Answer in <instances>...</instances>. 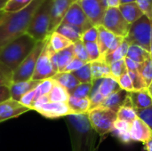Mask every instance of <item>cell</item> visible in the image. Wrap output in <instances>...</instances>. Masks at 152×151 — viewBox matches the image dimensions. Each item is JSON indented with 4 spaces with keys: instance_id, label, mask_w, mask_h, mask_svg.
<instances>
[{
    "instance_id": "obj_34",
    "label": "cell",
    "mask_w": 152,
    "mask_h": 151,
    "mask_svg": "<svg viewBox=\"0 0 152 151\" xmlns=\"http://www.w3.org/2000/svg\"><path fill=\"white\" fill-rule=\"evenodd\" d=\"M125 59L121 60V61H116V62H113V63H111L110 65L111 77L113 78H115L117 81L121 76H123L124 74H126L127 72V68H126V65Z\"/></svg>"
},
{
    "instance_id": "obj_40",
    "label": "cell",
    "mask_w": 152,
    "mask_h": 151,
    "mask_svg": "<svg viewBox=\"0 0 152 151\" xmlns=\"http://www.w3.org/2000/svg\"><path fill=\"white\" fill-rule=\"evenodd\" d=\"M141 73V75L142 76V77L144 78L147 85L149 86V85L152 82V59L150 58L149 60H147L145 62H143L142 64L141 69L139 71Z\"/></svg>"
},
{
    "instance_id": "obj_29",
    "label": "cell",
    "mask_w": 152,
    "mask_h": 151,
    "mask_svg": "<svg viewBox=\"0 0 152 151\" xmlns=\"http://www.w3.org/2000/svg\"><path fill=\"white\" fill-rule=\"evenodd\" d=\"M126 57L140 64H142L151 58V53L141 46L131 44L128 48Z\"/></svg>"
},
{
    "instance_id": "obj_10",
    "label": "cell",
    "mask_w": 152,
    "mask_h": 151,
    "mask_svg": "<svg viewBox=\"0 0 152 151\" xmlns=\"http://www.w3.org/2000/svg\"><path fill=\"white\" fill-rule=\"evenodd\" d=\"M62 22L79 28L83 31V33L93 26L77 1L70 6L63 18Z\"/></svg>"
},
{
    "instance_id": "obj_6",
    "label": "cell",
    "mask_w": 152,
    "mask_h": 151,
    "mask_svg": "<svg viewBox=\"0 0 152 151\" xmlns=\"http://www.w3.org/2000/svg\"><path fill=\"white\" fill-rule=\"evenodd\" d=\"M46 39L42 42H38L33 51L28 55V57L20 63L18 69L12 75V83L28 81L32 79L37 59L45 44Z\"/></svg>"
},
{
    "instance_id": "obj_36",
    "label": "cell",
    "mask_w": 152,
    "mask_h": 151,
    "mask_svg": "<svg viewBox=\"0 0 152 151\" xmlns=\"http://www.w3.org/2000/svg\"><path fill=\"white\" fill-rule=\"evenodd\" d=\"M93 90V84H80L70 93L76 98H89Z\"/></svg>"
},
{
    "instance_id": "obj_17",
    "label": "cell",
    "mask_w": 152,
    "mask_h": 151,
    "mask_svg": "<svg viewBox=\"0 0 152 151\" xmlns=\"http://www.w3.org/2000/svg\"><path fill=\"white\" fill-rule=\"evenodd\" d=\"M40 82L35 81L33 79L28 80V81H22V82H17L12 83L9 89H10V94L11 99L16 101H20L21 97L25 95L26 93H29L30 91L37 88Z\"/></svg>"
},
{
    "instance_id": "obj_33",
    "label": "cell",
    "mask_w": 152,
    "mask_h": 151,
    "mask_svg": "<svg viewBox=\"0 0 152 151\" xmlns=\"http://www.w3.org/2000/svg\"><path fill=\"white\" fill-rule=\"evenodd\" d=\"M76 78L80 82V84H93V77L91 72V63L88 62L85 64L82 68L72 73Z\"/></svg>"
},
{
    "instance_id": "obj_2",
    "label": "cell",
    "mask_w": 152,
    "mask_h": 151,
    "mask_svg": "<svg viewBox=\"0 0 152 151\" xmlns=\"http://www.w3.org/2000/svg\"><path fill=\"white\" fill-rule=\"evenodd\" d=\"M37 43L27 33L20 36L0 50V64L13 75Z\"/></svg>"
},
{
    "instance_id": "obj_12",
    "label": "cell",
    "mask_w": 152,
    "mask_h": 151,
    "mask_svg": "<svg viewBox=\"0 0 152 151\" xmlns=\"http://www.w3.org/2000/svg\"><path fill=\"white\" fill-rule=\"evenodd\" d=\"M77 0H53L51 10V33L62 22L70 6Z\"/></svg>"
},
{
    "instance_id": "obj_13",
    "label": "cell",
    "mask_w": 152,
    "mask_h": 151,
    "mask_svg": "<svg viewBox=\"0 0 152 151\" xmlns=\"http://www.w3.org/2000/svg\"><path fill=\"white\" fill-rule=\"evenodd\" d=\"M29 110L31 109L24 107L19 101L9 99L0 103V123L18 117Z\"/></svg>"
},
{
    "instance_id": "obj_57",
    "label": "cell",
    "mask_w": 152,
    "mask_h": 151,
    "mask_svg": "<svg viewBox=\"0 0 152 151\" xmlns=\"http://www.w3.org/2000/svg\"><path fill=\"white\" fill-rule=\"evenodd\" d=\"M150 53H151V58L152 59V35H151V51H150Z\"/></svg>"
},
{
    "instance_id": "obj_9",
    "label": "cell",
    "mask_w": 152,
    "mask_h": 151,
    "mask_svg": "<svg viewBox=\"0 0 152 151\" xmlns=\"http://www.w3.org/2000/svg\"><path fill=\"white\" fill-rule=\"evenodd\" d=\"M93 26H101L108 8L106 0H77Z\"/></svg>"
},
{
    "instance_id": "obj_32",
    "label": "cell",
    "mask_w": 152,
    "mask_h": 151,
    "mask_svg": "<svg viewBox=\"0 0 152 151\" xmlns=\"http://www.w3.org/2000/svg\"><path fill=\"white\" fill-rule=\"evenodd\" d=\"M33 1L34 0H7L2 11L6 13L17 12L28 7Z\"/></svg>"
},
{
    "instance_id": "obj_26",
    "label": "cell",
    "mask_w": 152,
    "mask_h": 151,
    "mask_svg": "<svg viewBox=\"0 0 152 151\" xmlns=\"http://www.w3.org/2000/svg\"><path fill=\"white\" fill-rule=\"evenodd\" d=\"M55 31L60 33L61 35L64 36L66 38L70 40L73 44L81 40V37L83 35L82 30H80L79 28H77L72 25H69V24H67L64 22H61L58 26V28H56Z\"/></svg>"
},
{
    "instance_id": "obj_43",
    "label": "cell",
    "mask_w": 152,
    "mask_h": 151,
    "mask_svg": "<svg viewBox=\"0 0 152 151\" xmlns=\"http://www.w3.org/2000/svg\"><path fill=\"white\" fill-rule=\"evenodd\" d=\"M136 4L143 15L152 20V0H137Z\"/></svg>"
},
{
    "instance_id": "obj_3",
    "label": "cell",
    "mask_w": 152,
    "mask_h": 151,
    "mask_svg": "<svg viewBox=\"0 0 152 151\" xmlns=\"http://www.w3.org/2000/svg\"><path fill=\"white\" fill-rule=\"evenodd\" d=\"M53 0H44L34 13L28 28V34L35 41L42 42L51 34V10Z\"/></svg>"
},
{
    "instance_id": "obj_7",
    "label": "cell",
    "mask_w": 152,
    "mask_h": 151,
    "mask_svg": "<svg viewBox=\"0 0 152 151\" xmlns=\"http://www.w3.org/2000/svg\"><path fill=\"white\" fill-rule=\"evenodd\" d=\"M102 26L117 36L126 37L128 34L130 24L125 20L119 8H107Z\"/></svg>"
},
{
    "instance_id": "obj_4",
    "label": "cell",
    "mask_w": 152,
    "mask_h": 151,
    "mask_svg": "<svg viewBox=\"0 0 152 151\" xmlns=\"http://www.w3.org/2000/svg\"><path fill=\"white\" fill-rule=\"evenodd\" d=\"M152 35V21L145 15H142L129 28L125 40L131 45H138L150 53Z\"/></svg>"
},
{
    "instance_id": "obj_41",
    "label": "cell",
    "mask_w": 152,
    "mask_h": 151,
    "mask_svg": "<svg viewBox=\"0 0 152 151\" xmlns=\"http://www.w3.org/2000/svg\"><path fill=\"white\" fill-rule=\"evenodd\" d=\"M98 27L92 26L82 35L81 41L83 43H97L98 40Z\"/></svg>"
},
{
    "instance_id": "obj_45",
    "label": "cell",
    "mask_w": 152,
    "mask_h": 151,
    "mask_svg": "<svg viewBox=\"0 0 152 151\" xmlns=\"http://www.w3.org/2000/svg\"><path fill=\"white\" fill-rule=\"evenodd\" d=\"M12 84V74L0 64V86H7Z\"/></svg>"
},
{
    "instance_id": "obj_46",
    "label": "cell",
    "mask_w": 152,
    "mask_h": 151,
    "mask_svg": "<svg viewBox=\"0 0 152 151\" xmlns=\"http://www.w3.org/2000/svg\"><path fill=\"white\" fill-rule=\"evenodd\" d=\"M35 99H36V90L34 89V90L30 91L29 93H26L25 95H23L19 102L21 105H23L24 107H27L31 109V106H32Z\"/></svg>"
},
{
    "instance_id": "obj_30",
    "label": "cell",
    "mask_w": 152,
    "mask_h": 151,
    "mask_svg": "<svg viewBox=\"0 0 152 151\" xmlns=\"http://www.w3.org/2000/svg\"><path fill=\"white\" fill-rule=\"evenodd\" d=\"M129 46H130V44L126 40H124V42L121 44V45L116 51H114L110 54L105 56L102 59L105 61V62L108 65H110L113 62H116V61L124 60L126 57V54H127V51H128Z\"/></svg>"
},
{
    "instance_id": "obj_16",
    "label": "cell",
    "mask_w": 152,
    "mask_h": 151,
    "mask_svg": "<svg viewBox=\"0 0 152 151\" xmlns=\"http://www.w3.org/2000/svg\"><path fill=\"white\" fill-rule=\"evenodd\" d=\"M93 88L95 91H97L104 99H106L110 94L121 89L118 82L112 77H109L94 81L93 83Z\"/></svg>"
},
{
    "instance_id": "obj_14",
    "label": "cell",
    "mask_w": 152,
    "mask_h": 151,
    "mask_svg": "<svg viewBox=\"0 0 152 151\" xmlns=\"http://www.w3.org/2000/svg\"><path fill=\"white\" fill-rule=\"evenodd\" d=\"M130 137L132 141L144 144L152 138V131L142 120L137 117L131 125Z\"/></svg>"
},
{
    "instance_id": "obj_55",
    "label": "cell",
    "mask_w": 152,
    "mask_h": 151,
    "mask_svg": "<svg viewBox=\"0 0 152 151\" xmlns=\"http://www.w3.org/2000/svg\"><path fill=\"white\" fill-rule=\"evenodd\" d=\"M147 90H148V92H149V93H150L151 97L152 98V82L150 84V85H149V86H148Z\"/></svg>"
},
{
    "instance_id": "obj_22",
    "label": "cell",
    "mask_w": 152,
    "mask_h": 151,
    "mask_svg": "<svg viewBox=\"0 0 152 151\" xmlns=\"http://www.w3.org/2000/svg\"><path fill=\"white\" fill-rule=\"evenodd\" d=\"M53 79L63 86L69 93V94L77 85H80V82L76 78V77L72 73L68 72H59L53 77Z\"/></svg>"
},
{
    "instance_id": "obj_21",
    "label": "cell",
    "mask_w": 152,
    "mask_h": 151,
    "mask_svg": "<svg viewBox=\"0 0 152 151\" xmlns=\"http://www.w3.org/2000/svg\"><path fill=\"white\" fill-rule=\"evenodd\" d=\"M90 63H91L92 77L94 82L105 77H111L110 65H108L103 59H100Z\"/></svg>"
},
{
    "instance_id": "obj_39",
    "label": "cell",
    "mask_w": 152,
    "mask_h": 151,
    "mask_svg": "<svg viewBox=\"0 0 152 151\" xmlns=\"http://www.w3.org/2000/svg\"><path fill=\"white\" fill-rule=\"evenodd\" d=\"M84 44L86 45V49L90 62L102 59V55H101L97 43H84Z\"/></svg>"
},
{
    "instance_id": "obj_42",
    "label": "cell",
    "mask_w": 152,
    "mask_h": 151,
    "mask_svg": "<svg viewBox=\"0 0 152 151\" xmlns=\"http://www.w3.org/2000/svg\"><path fill=\"white\" fill-rule=\"evenodd\" d=\"M137 117L142 120L152 131V106L143 109H135Z\"/></svg>"
},
{
    "instance_id": "obj_28",
    "label": "cell",
    "mask_w": 152,
    "mask_h": 151,
    "mask_svg": "<svg viewBox=\"0 0 152 151\" xmlns=\"http://www.w3.org/2000/svg\"><path fill=\"white\" fill-rule=\"evenodd\" d=\"M49 100L52 102H60V103H68L70 94L61 85L54 81L53 89L48 94Z\"/></svg>"
},
{
    "instance_id": "obj_48",
    "label": "cell",
    "mask_w": 152,
    "mask_h": 151,
    "mask_svg": "<svg viewBox=\"0 0 152 151\" xmlns=\"http://www.w3.org/2000/svg\"><path fill=\"white\" fill-rule=\"evenodd\" d=\"M49 101H50V100H49L48 94H47V95H43V96H41V97H38L37 99H36V100L34 101V102H33V104H32V106H31V109H33V110L36 111L38 108H40V107L43 106L44 104L48 103Z\"/></svg>"
},
{
    "instance_id": "obj_27",
    "label": "cell",
    "mask_w": 152,
    "mask_h": 151,
    "mask_svg": "<svg viewBox=\"0 0 152 151\" xmlns=\"http://www.w3.org/2000/svg\"><path fill=\"white\" fill-rule=\"evenodd\" d=\"M131 123L122 121V120H117L112 133H114L117 137L124 143H129L132 140L130 137V130H131Z\"/></svg>"
},
{
    "instance_id": "obj_18",
    "label": "cell",
    "mask_w": 152,
    "mask_h": 151,
    "mask_svg": "<svg viewBox=\"0 0 152 151\" xmlns=\"http://www.w3.org/2000/svg\"><path fill=\"white\" fill-rule=\"evenodd\" d=\"M129 99V92H126L123 89L110 94L108 96L100 107L107 108L118 112L128 101Z\"/></svg>"
},
{
    "instance_id": "obj_24",
    "label": "cell",
    "mask_w": 152,
    "mask_h": 151,
    "mask_svg": "<svg viewBox=\"0 0 152 151\" xmlns=\"http://www.w3.org/2000/svg\"><path fill=\"white\" fill-rule=\"evenodd\" d=\"M48 44L50 48L54 53L62 51L73 44V43L70 40H69L64 36L61 35L56 31L52 32L48 36Z\"/></svg>"
},
{
    "instance_id": "obj_23",
    "label": "cell",
    "mask_w": 152,
    "mask_h": 151,
    "mask_svg": "<svg viewBox=\"0 0 152 151\" xmlns=\"http://www.w3.org/2000/svg\"><path fill=\"white\" fill-rule=\"evenodd\" d=\"M119 11L121 12L123 17L125 20L131 25L132 23L135 22L137 20H139L143 13L138 7L136 3L132 4H120L118 7Z\"/></svg>"
},
{
    "instance_id": "obj_25",
    "label": "cell",
    "mask_w": 152,
    "mask_h": 151,
    "mask_svg": "<svg viewBox=\"0 0 152 151\" xmlns=\"http://www.w3.org/2000/svg\"><path fill=\"white\" fill-rule=\"evenodd\" d=\"M68 105L74 115H86L90 110L91 103L89 98H76L70 96Z\"/></svg>"
},
{
    "instance_id": "obj_5",
    "label": "cell",
    "mask_w": 152,
    "mask_h": 151,
    "mask_svg": "<svg viewBox=\"0 0 152 151\" xmlns=\"http://www.w3.org/2000/svg\"><path fill=\"white\" fill-rule=\"evenodd\" d=\"M86 115L93 128L101 135L111 133L118 120V112L103 107L91 109Z\"/></svg>"
},
{
    "instance_id": "obj_31",
    "label": "cell",
    "mask_w": 152,
    "mask_h": 151,
    "mask_svg": "<svg viewBox=\"0 0 152 151\" xmlns=\"http://www.w3.org/2000/svg\"><path fill=\"white\" fill-rule=\"evenodd\" d=\"M136 118L137 115L135 109L133 108L130 99H128L126 103L118 111V119L132 124Z\"/></svg>"
},
{
    "instance_id": "obj_50",
    "label": "cell",
    "mask_w": 152,
    "mask_h": 151,
    "mask_svg": "<svg viewBox=\"0 0 152 151\" xmlns=\"http://www.w3.org/2000/svg\"><path fill=\"white\" fill-rule=\"evenodd\" d=\"M11 99L10 89L7 86H0V103Z\"/></svg>"
},
{
    "instance_id": "obj_15",
    "label": "cell",
    "mask_w": 152,
    "mask_h": 151,
    "mask_svg": "<svg viewBox=\"0 0 152 151\" xmlns=\"http://www.w3.org/2000/svg\"><path fill=\"white\" fill-rule=\"evenodd\" d=\"M74 58H75V53H74L73 44L58 53H53L52 61L56 72L57 73L62 72Z\"/></svg>"
},
{
    "instance_id": "obj_47",
    "label": "cell",
    "mask_w": 152,
    "mask_h": 151,
    "mask_svg": "<svg viewBox=\"0 0 152 151\" xmlns=\"http://www.w3.org/2000/svg\"><path fill=\"white\" fill-rule=\"evenodd\" d=\"M85 64H86V62L82 61L81 60L77 59V58H74L69 64L65 68V69L62 72H68V73H73L75 71H77V69H79L80 68H82Z\"/></svg>"
},
{
    "instance_id": "obj_20",
    "label": "cell",
    "mask_w": 152,
    "mask_h": 151,
    "mask_svg": "<svg viewBox=\"0 0 152 151\" xmlns=\"http://www.w3.org/2000/svg\"><path fill=\"white\" fill-rule=\"evenodd\" d=\"M97 27H98V33H99L97 44L99 46V50H100L102 58H103L117 36H115L113 33H111L110 31L106 29L102 25L97 26Z\"/></svg>"
},
{
    "instance_id": "obj_51",
    "label": "cell",
    "mask_w": 152,
    "mask_h": 151,
    "mask_svg": "<svg viewBox=\"0 0 152 151\" xmlns=\"http://www.w3.org/2000/svg\"><path fill=\"white\" fill-rule=\"evenodd\" d=\"M108 8H118L120 6V0H106Z\"/></svg>"
},
{
    "instance_id": "obj_19",
    "label": "cell",
    "mask_w": 152,
    "mask_h": 151,
    "mask_svg": "<svg viewBox=\"0 0 152 151\" xmlns=\"http://www.w3.org/2000/svg\"><path fill=\"white\" fill-rule=\"evenodd\" d=\"M129 99L134 109H143L152 106V98L147 89L129 92Z\"/></svg>"
},
{
    "instance_id": "obj_52",
    "label": "cell",
    "mask_w": 152,
    "mask_h": 151,
    "mask_svg": "<svg viewBox=\"0 0 152 151\" xmlns=\"http://www.w3.org/2000/svg\"><path fill=\"white\" fill-rule=\"evenodd\" d=\"M144 147L147 151H152V138L149 140L146 143H144Z\"/></svg>"
},
{
    "instance_id": "obj_56",
    "label": "cell",
    "mask_w": 152,
    "mask_h": 151,
    "mask_svg": "<svg viewBox=\"0 0 152 151\" xmlns=\"http://www.w3.org/2000/svg\"><path fill=\"white\" fill-rule=\"evenodd\" d=\"M4 14H5V12H3V11L1 10V11H0V20L3 19V17L4 16Z\"/></svg>"
},
{
    "instance_id": "obj_35",
    "label": "cell",
    "mask_w": 152,
    "mask_h": 151,
    "mask_svg": "<svg viewBox=\"0 0 152 151\" xmlns=\"http://www.w3.org/2000/svg\"><path fill=\"white\" fill-rule=\"evenodd\" d=\"M53 85H54V80L53 78H48V79H45V80L41 81L38 84V85L37 86V88L35 89L36 90V99H37L38 97H41L43 95L49 94V93L51 92V90L53 87Z\"/></svg>"
},
{
    "instance_id": "obj_37",
    "label": "cell",
    "mask_w": 152,
    "mask_h": 151,
    "mask_svg": "<svg viewBox=\"0 0 152 151\" xmlns=\"http://www.w3.org/2000/svg\"><path fill=\"white\" fill-rule=\"evenodd\" d=\"M128 74L131 77L134 91H141L148 88L144 78L139 71H128Z\"/></svg>"
},
{
    "instance_id": "obj_53",
    "label": "cell",
    "mask_w": 152,
    "mask_h": 151,
    "mask_svg": "<svg viewBox=\"0 0 152 151\" xmlns=\"http://www.w3.org/2000/svg\"><path fill=\"white\" fill-rule=\"evenodd\" d=\"M137 0H120V4H132L136 3Z\"/></svg>"
},
{
    "instance_id": "obj_38",
    "label": "cell",
    "mask_w": 152,
    "mask_h": 151,
    "mask_svg": "<svg viewBox=\"0 0 152 151\" xmlns=\"http://www.w3.org/2000/svg\"><path fill=\"white\" fill-rule=\"evenodd\" d=\"M74 45V53H75V57L81 60L82 61L86 62V63H88L90 62L89 61V58H88V54H87V52H86V45L85 44L79 40L76 43L73 44Z\"/></svg>"
},
{
    "instance_id": "obj_1",
    "label": "cell",
    "mask_w": 152,
    "mask_h": 151,
    "mask_svg": "<svg viewBox=\"0 0 152 151\" xmlns=\"http://www.w3.org/2000/svg\"><path fill=\"white\" fill-rule=\"evenodd\" d=\"M44 0H34L25 9L6 13L0 20V50L6 44L27 33L32 17Z\"/></svg>"
},
{
    "instance_id": "obj_8",
    "label": "cell",
    "mask_w": 152,
    "mask_h": 151,
    "mask_svg": "<svg viewBox=\"0 0 152 151\" xmlns=\"http://www.w3.org/2000/svg\"><path fill=\"white\" fill-rule=\"evenodd\" d=\"M53 53L54 52H53V50L50 48L48 44V38H47L45 44L37 59L36 69L32 77L33 80L41 82L45 79L53 78L57 74L52 61Z\"/></svg>"
},
{
    "instance_id": "obj_49",
    "label": "cell",
    "mask_w": 152,
    "mask_h": 151,
    "mask_svg": "<svg viewBox=\"0 0 152 151\" xmlns=\"http://www.w3.org/2000/svg\"><path fill=\"white\" fill-rule=\"evenodd\" d=\"M126 61V68H127V71H140L141 69V67H142V64L126 57L125 59Z\"/></svg>"
},
{
    "instance_id": "obj_54",
    "label": "cell",
    "mask_w": 152,
    "mask_h": 151,
    "mask_svg": "<svg viewBox=\"0 0 152 151\" xmlns=\"http://www.w3.org/2000/svg\"><path fill=\"white\" fill-rule=\"evenodd\" d=\"M6 2H7V0H0V11L3 10V8H4Z\"/></svg>"
},
{
    "instance_id": "obj_11",
    "label": "cell",
    "mask_w": 152,
    "mask_h": 151,
    "mask_svg": "<svg viewBox=\"0 0 152 151\" xmlns=\"http://www.w3.org/2000/svg\"><path fill=\"white\" fill-rule=\"evenodd\" d=\"M36 111L39 113L41 116L50 119L74 115L68 103H60V102H52V101L44 104L43 106L38 108Z\"/></svg>"
},
{
    "instance_id": "obj_44",
    "label": "cell",
    "mask_w": 152,
    "mask_h": 151,
    "mask_svg": "<svg viewBox=\"0 0 152 151\" xmlns=\"http://www.w3.org/2000/svg\"><path fill=\"white\" fill-rule=\"evenodd\" d=\"M118 82L119 84V86L121 89L126 91V92H133L134 91V85H133V82L131 79V77L128 74V71L124 74L123 76H121L118 79Z\"/></svg>"
}]
</instances>
